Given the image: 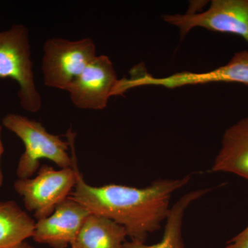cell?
<instances>
[{
    "label": "cell",
    "instance_id": "3957f363",
    "mask_svg": "<svg viewBox=\"0 0 248 248\" xmlns=\"http://www.w3.org/2000/svg\"><path fill=\"white\" fill-rule=\"evenodd\" d=\"M66 136L71 149L73 167L55 170L52 166L44 165L35 177L18 179L14 183L15 190L22 197L24 207L33 213L37 221L52 215L71 195L76 186L78 165L75 148L76 135L69 129Z\"/></svg>",
    "mask_w": 248,
    "mask_h": 248
},
{
    "label": "cell",
    "instance_id": "8fae6325",
    "mask_svg": "<svg viewBox=\"0 0 248 248\" xmlns=\"http://www.w3.org/2000/svg\"><path fill=\"white\" fill-rule=\"evenodd\" d=\"M125 228L107 217L91 213L85 220L71 248H124Z\"/></svg>",
    "mask_w": 248,
    "mask_h": 248
},
{
    "label": "cell",
    "instance_id": "4fadbf2b",
    "mask_svg": "<svg viewBox=\"0 0 248 248\" xmlns=\"http://www.w3.org/2000/svg\"><path fill=\"white\" fill-rule=\"evenodd\" d=\"M36 222L14 201L0 202V248H10L32 237Z\"/></svg>",
    "mask_w": 248,
    "mask_h": 248
},
{
    "label": "cell",
    "instance_id": "9c48e42d",
    "mask_svg": "<svg viewBox=\"0 0 248 248\" xmlns=\"http://www.w3.org/2000/svg\"><path fill=\"white\" fill-rule=\"evenodd\" d=\"M220 82L238 83L248 86V50L237 52L226 65L212 71L204 73L183 71L163 78L150 74L145 79L146 86H161L170 89Z\"/></svg>",
    "mask_w": 248,
    "mask_h": 248
},
{
    "label": "cell",
    "instance_id": "8992f818",
    "mask_svg": "<svg viewBox=\"0 0 248 248\" xmlns=\"http://www.w3.org/2000/svg\"><path fill=\"white\" fill-rule=\"evenodd\" d=\"M163 19L179 28L182 37L200 27L239 36L248 42V0H213L204 12L164 15Z\"/></svg>",
    "mask_w": 248,
    "mask_h": 248
},
{
    "label": "cell",
    "instance_id": "5bb4252c",
    "mask_svg": "<svg viewBox=\"0 0 248 248\" xmlns=\"http://www.w3.org/2000/svg\"><path fill=\"white\" fill-rule=\"evenodd\" d=\"M225 248H248V225L241 232L229 240Z\"/></svg>",
    "mask_w": 248,
    "mask_h": 248
},
{
    "label": "cell",
    "instance_id": "9a60e30c",
    "mask_svg": "<svg viewBox=\"0 0 248 248\" xmlns=\"http://www.w3.org/2000/svg\"><path fill=\"white\" fill-rule=\"evenodd\" d=\"M1 129H2V126L0 124V188L2 186L3 183H4V174H3L1 168V158L4 152V146H3L2 141H1Z\"/></svg>",
    "mask_w": 248,
    "mask_h": 248
},
{
    "label": "cell",
    "instance_id": "5b68a950",
    "mask_svg": "<svg viewBox=\"0 0 248 248\" xmlns=\"http://www.w3.org/2000/svg\"><path fill=\"white\" fill-rule=\"evenodd\" d=\"M42 72L46 86L66 91L69 85L97 56L92 39L53 37L43 46Z\"/></svg>",
    "mask_w": 248,
    "mask_h": 248
},
{
    "label": "cell",
    "instance_id": "52a82bcc",
    "mask_svg": "<svg viewBox=\"0 0 248 248\" xmlns=\"http://www.w3.org/2000/svg\"><path fill=\"white\" fill-rule=\"evenodd\" d=\"M110 59L96 56L66 89L72 103L83 110L106 108L118 81Z\"/></svg>",
    "mask_w": 248,
    "mask_h": 248
},
{
    "label": "cell",
    "instance_id": "7a4b0ae2",
    "mask_svg": "<svg viewBox=\"0 0 248 248\" xmlns=\"http://www.w3.org/2000/svg\"><path fill=\"white\" fill-rule=\"evenodd\" d=\"M1 124L20 139L24 145L16 169L18 179L32 177L40 169L41 159H48L60 169L73 167L72 155L68 154V140L48 133L40 122L17 113L3 117Z\"/></svg>",
    "mask_w": 248,
    "mask_h": 248
},
{
    "label": "cell",
    "instance_id": "277c9868",
    "mask_svg": "<svg viewBox=\"0 0 248 248\" xmlns=\"http://www.w3.org/2000/svg\"><path fill=\"white\" fill-rule=\"evenodd\" d=\"M29 29L14 24L0 31V78H11L17 83L19 104L24 110L36 113L42 106L37 89L31 60Z\"/></svg>",
    "mask_w": 248,
    "mask_h": 248
},
{
    "label": "cell",
    "instance_id": "6da1fadb",
    "mask_svg": "<svg viewBox=\"0 0 248 248\" xmlns=\"http://www.w3.org/2000/svg\"><path fill=\"white\" fill-rule=\"evenodd\" d=\"M77 182L70 198L91 213L124 227L130 241L146 243L148 235L159 231L166 221L173 195L185 187L192 175L178 179H159L143 188L109 184H87L76 166Z\"/></svg>",
    "mask_w": 248,
    "mask_h": 248
},
{
    "label": "cell",
    "instance_id": "ba28073f",
    "mask_svg": "<svg viewBox=\"0 0 248 248\" xmlns=\"http://www.w3.org/2000/svg\"><path fill=\"white\" fill-rule=\"evenodd\" d=\"M91 214L84 205L68 197L52 215L36 222L32 238L36 243L52 248H66Z\"/></svg>",
    "mask_w": 248,
    "mask_h": 248
},
{
    "label": "cell",
    "instance_id": "30bf717a",
    "mask_svg": "<svg viewBox=\"0 0 248 248\" xmlns=\"http://www.w3.org/2000/svg\"><path fill=\"white\" fill-rule=\"evenodd\" d=\"M210 172L234 174L248 182V117L223 133Z\"/></svg>",
    "mask_w": 248,
    "mask_h": 248
},
{
    "label": "cell",
    "instance_id": "7c38bea8",
    "mask_svg": "<svg viewBox=\"0 0 248 248\" xmlns=\"http://www.w3.org/2000/svg\"><path fill=\"white\" fill-rule=\"evenodd\" d=\"M211 190V188L207 187L190 191L173 204L166 218L162 239L157 244L147 245L146 243L130 240L125 241L124 248H185L183 224L186 211L191 204L208 195Z\"/></svg>",
    "mask_w": 248,
    "mask_h": 248
},
{
    "label": "cell",
    "instance_id": "2e32d148",
    "mask_svg": "<svg viewBox=\"0 0 248 248\" xmlns=\"http://www.w3.org/2000/svg\"><path fill=\"white\" fill-rule=\"evenodd\" d=\"M10 248H36L33 247V246H31V244H29V243H27V241H24V242L21 243V244L17 245V246H14V247Z\"/></svg>",
    "mask_w": 248,
    "mask_h": 248
}]
</instances>
